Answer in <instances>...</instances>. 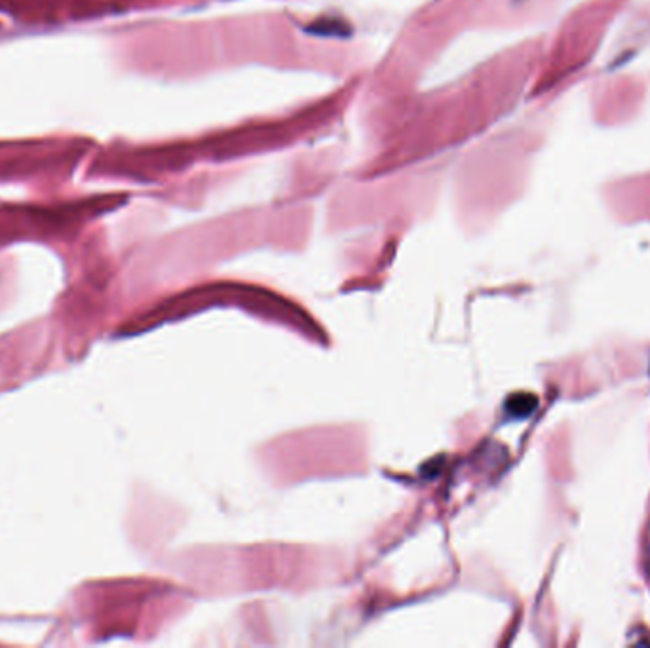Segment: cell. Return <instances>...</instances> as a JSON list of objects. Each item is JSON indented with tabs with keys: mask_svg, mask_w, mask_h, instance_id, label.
<instances>
[{
	"mask_svg": "<svg viewBox=\"0 0 650 648\" xmlns=\"http://www.w3.org/2000/svg\"><path fill=\"white\" fill-rule=\"evenodd\" d=\"M536 403H539V399L533 394H516V396H511L508 399L506 409H508V413L511 417L523 419V417H529V414L533 413L534 409H536Z\"/></svg>",
	"mask_w": 650,
	"mask_h": 648,
	"instance_id": "obj_1",
	"label": "cell"
}]
</instances>
